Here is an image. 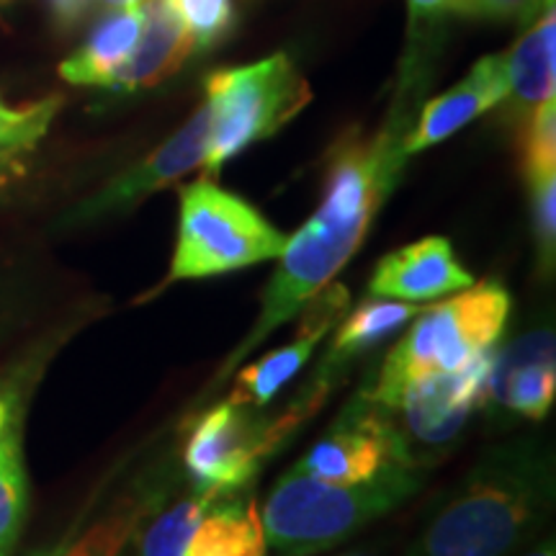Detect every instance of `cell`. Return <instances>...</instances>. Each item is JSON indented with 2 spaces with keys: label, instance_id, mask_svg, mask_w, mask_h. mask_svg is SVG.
Segmentation results:
<instances>
[{
  "label": "cell",
  "instance_id": "obj_19",
  "mask_svg": "<svg viewBox=\"0 0 556 556\" xmlns=\"http://www.w3.org/2000/svg\"><path fill=\"white\" fill-rule=\"evenodd\" d=\"M266 548L258 503L227 495L201 520L184 556H266Z\"/></svg>",
  "mask_w": 556,
  "mask_h": 556
},
{
  "label": "cell",
  "instance_id": "obj_28",
  "mask_svg": "<svg viewBox=\"0 0 556 556\" xmlns=\"http://www.w3.org/2000/svg\"><path fill=\"white\" fill-rule=\"evenodd\" d=\"M448 16V0H407L405 47L441 50L443 18Z\"/></svg>",
  "mask_w": 556,
  "mask_h": 556
},
{
  "label": "cell",
  "instance_id": "obj_8",
  "mask_svg": "<svg viewBox=\"0 0 556 556\" xmlns=\"http://www.w3.org/2000/svg\"><path fill=\"white\" fill-rule=\"evenodd\" d=\"M490 361L492 356H486L464 371L420 377L384 400H371L366 394L392 428L400 464L422 469L446 454L471 413L482 407Z\"/></svg>",
  "mask_w": 556,
  "mask_h": 556
},
{
  "label": "cell",
  "instance_id": "obj_22",
  "mask_svg": "<svg viewBox=\"0 0 556 556\" xmlns=\"http://www.w3.org/2000/svg\"><path fill=\"white\" fill-rule=\"evenodd\" d=\"M29 510V484H26L21 430L0 446V556H11L24 531Z\"/></svg>",
  "mask_w": 556,
  "mask_h": 556
},
{
  "label": "cell",
  "instance_id": "obj_15",
  "mask_svg": "<svg viewBox=\"0 0 556 556\" xmlns=\"http://www.w3.org/2000/svg\"><path fill=\"white\" fill-rule=\"evenodd\" d=\"M193 52H197L193 39L176 13L165 5V0H148L135 50L114 75L109 90L135 93V90L155 88L176 75Z\"/></svg>",
  "mask_w": 556,
  "mask_h": 556
},
{
  "label": "cell",
  "instance_id": "obj_20",
  "mask_svg": "<svg viewBox=\"0 0 556 556\" xmlns=\"http://www.w3.org/2000/svg\"><path fill=\"white\" fill-rule=\"evenodd\" d=\"M420 307L409 302H389V299H371V302L361 304L356 312L343 315V325H340L332 345L328 351V358L319 368L336 374L343 368L348 361H353L361 353L374 348L381 340L394 336V332L405 328Z\"/></svg>",
  "mask_w": 556,
  "mask_h": 556
},
{
  "label": "cell",
  "instance_id": "obj_6",
  "mask_svg": "<svg viewBox=\"0 0 556 556\" xmlns=\"http://www.w3.org/2000/svg\"><path fill=\"white\" fill-rule=\"evenodd\" d=\"M332 371L319 368L315 384L304 397L289 405L281 415H261L250 405L227 400L201 417L184 448V464L189 469L193 492L201 495H238L250 479L258 475L261 464L274 456L281 441L294 433L299 422L307 420L317 405H323L330 384L325 379Z\"/></svg>",
  "mask_w": 556,
  "mask_h": 556
},
{
  "label": "cell",
  "instance_id": "obj_11",
  "mask_svg": "<svg viewBox=\"0 0 556 556\" xmlns=\"http://www.w3.org/2000/svg\"><path fill=\"white\" fill-rule=\"evenodd\" d=\"M556 397V348L552 325L523 332L492 353L482 407L500 415L544 420Z\"/></svg>",
  "mask_w": 556,
  "mask_h": 556
},
{
  "label": "cell",
  "instance_id": "obj_12",
  "mask_svg": "<svg viewBox=\"0 0 556 556\" xmlns=\"http://www.w3.org/2000/svg\"><path fill=\"white\" fill-rule=\"evenodd\" d=\"M348 289L343 283H328L325 289H319L315 296L304 304L302 309V323H299L296 338L278 351L268 353L266 358H261L258 364L248 366L245 371L238 374V387L229 394V400L238 402V405L250 407H263L296 377V371L307 364L315 348L319 345L328 332L343 319L348 312Z\"/></svg>",
  "mask_w": 556,
  "mask_h": 556
},
{
  "label": "cell",
  "instance_id": "obj_21",
  "mask_svg": "<svg viewBox=\"0 0 556 556\" xmlns=\"http://www.w3.org/2000/svg\"><path fill=\"white\" fill-rule=\"evenodd\" d=\"M222 497L193 492L189 500H180L178 505L168 507L165 513L152 516L137 531V541H131L135 544L131 556H184L193 531H197L201 520L212 513V507Z\"/></svg>",
  "mask_w": 556,
  "mask_h": 556
},
{
  "label": "cell",
  "instance_id": "obj_13",
  "mask_svg": "<svg viewBox=\"0 0 556 556\" xmlns=\"http://www.w3.org/2000/svg\"><path fill=\"white\" fill-rule=\"evenodd\" d=\"M475 276L462 266L446 238H426L384 255L374 268L371 296L394 302H435L469 289Z\"/></svg>",
  "mask_w": 556,
  "mask_h": 556
},
{
  "label": "cell",
  "instance_id": "obj_26",
  "mask_svg": "<svg viewBox=\"0 0 556 556\" xmlns=\"http://www.w3.org/2000/svg\"><path fill=\"white\" fill-rule=\"evenodd\" d=\"M556 170V99L541 103L523 122V173Z\"/></svg>",
  "mask_w": 556,
  "mask_h": 556
},
{
  "label": "cell",
  "instance_id": "obj_17",
  "mask_svg": "<svg viewBox=\"0 0 556 556\" xmlns=\"http://www.w3.org/2000/svg\"><path fill=\"white\" fill-rule=\"evenodd\" d=\"M144 24V5L129 9H109L96 29L90 31L86 45L78 47L60 65V75L73 86L109 88L114 75L135 50L139 31Z\"/></svg>",
  "mask_w": 556,
  "mask_h": 556
},
{
  "label": "cell",
  "instance_id": "obj_18",
  "mask_svg": "<svg viewBox=\"0 0 556 556\" xmlns=\"http://www.w3.org/2000/svg\"><path fill=\"white\" fill-rule=\"evenodd\" d=\"M165 503V490L157 484H139L116 503L109 516L90 523L86 531L58 541V544L37 548L29 556H124L135 541L137 531Z\"/></svg>",
  "mask_w": 556,
  "mask_h": 556
},
{
  "label": "cell",
  "instance_id": "obj_7",
  "mask_svg": "<svg viewBox=\"0 0 556 556\" xmlns=\"http://www.w3.org/2000/svg\"><path fill=\"white\" fill-rule=\"evenodd\" d=\"M289 235L276 229L253 204L199 178L180 189V219L170 281L232 274L255 263L276 261Z\"/></svg>",
  "mask_w": 556,
  "mask_h": 556
},
{
  "label": "cell",
  "instance_id": "obj_5",
  "mask_svg": "<svg viewBox=\"0 0 556 556\" xmlns=\"http://www.w3.org/2000/svg\"><path fill=\"white\" fill-rule=\"evenodd\" d=\"M312 101V88L287 52L253 65L217 70L206 78V106L212 116L206 176H217L227 160L250 144L281 131Z\"/></svg>",
  "mask_w": 556,
  "mask_h": 556
},
{
  "label": "cell",
  "instance_id": "obj_29",
  "mask_svg": "<svg viewBox=\"0 0 556 556\" xmlns=\"http://www.w3.org/2000/svg\"><path fill=\"white\" fill-rule=\"evenodd\" d=\"M90 3L93 0H50L54 21H58L62 29H73L75 24H80L90 9Z\"/></svg>",
  "mask_w": 556,
  "mask_h": 556
},
{
  "label": "cell",
  "instance_id": "obj_16",
  "mask_svg": "<svg viewBox=\"0 0 556 556\" xmlns=\"http://www.w3.org/2000/svg\"><path fill=\"white\" fill-rule=\"evenodd\" d=\"M510 114L523 124L541 103L556 99V11L548 0L520 39L503 52Z\"/></svg>",
  "mask_w": 556,
  "mask_h": 556
},
{
  "label": "cell",
  "instance_id": "obj_1",
  "mask_svg": "<svg viewBox=\"0 0 556 556\" xmlns=\"http://www.w3.org/2000/svg\"><path fill=\"white\" fill-rule=\"evenodd\" d=\"M435 65L438 52L405 47L384 119L371 135L353 131L336 144L325 176L323 201L307 225L289 238L263 294L261 315L248 338L235 348L219 379H225L238 361L245 358L278 325L299 315V309L319 289L328 287L356 255L381 206L405 173L409 160L405 139L433 86Z\"/></svg>",
  "mask_w": 556,
  "mask_h": 556
},
{
  "label": "cell",
  "instance_id": "obj_4",
  "mask_svg": "<svg viewBox=\"0 0 556 556\" xmlns=\"http://www.w3.org/2000/svg\"><path fill=\"white\" fill-rule=\"evenodd\" d=\"M510 317V294L503 283L482 281L462 289V294L409 319V330L389 351L371 400H384L409 381L430 374H454L475 366L495 353Z\"/></svg>",
  "mask_w": 556,
  "mask_h": 556
},
{
  "label": "cell",
  "instance_id": "obj_23",
  "mask_svg": "<svg viewBox=\"0 0 556 556\" xmlns=\"http://www.w3.org/2000/svg\"><path fill=\"white\" fill-rule=\"evenodd\" d=\"M193 39L197 52H208L232 31L235 0H165Z\"/></svg>",
  "mask_w": 556,
  "mask_h": 556
},
{
  "label": "cell",
  "instance_id": "obj_27",
  "mask_svg": "<svg viewBox=\"0 0 556 556\" xmlns=\"http://www.w3.org/2000/svg\"><path fill=\"white\" fill-rule=\"evenodd\" d=\"M548 0H448V16L505 21V24L528 26L544 11Z\"/></svg>",
  "mask_w": 556,
  "mask_h": 556
},
{
  "label": "cell",
  "instance_id": "obj_3",
  "mask_svg": "<svg viewBox=\"0 0 556 556\" xmlns=\"http://www.w3.org/2000/svg\"><path fill=\"white\" fill-rule=\"evenodd\" d=\"M420 484L422 469L405 464H389L366 482H325L289 469L261 507L266 546L278 556L328 552L413 497Z\"/></svg>",
  "mask_w": 556,
  "mask_h": 556
},
{
  "label": "cell",
  "instance_id": "obj_32",
  "mask_svg": "<svg viewBox=\"0 0 556 556\" xmlns=\"http://www.w3.org/2000/svg\"><path fill=\"white\" fill-rule=\"evenodd\" d=\"M106 9H129V5H144L148 0H99Z\"/></svg>",
  "mask_w": 556,
  "mask_h": 556
},
{
  "label": "cell",
  "instance_id": "obj_25",
  "mask_svg": "<svg viewBox=\"0 0 556 556\" xmlns=\"http://www.w3.org/2000/svg\"><path fill=\"white\" fill-rule=\"evenodd\" d=\"M528 191H531L533 232H536L539 266L541 274H554L556 261V170L528 176Z\"/></svg>",
  "mask_w": 556,
  "mask_h": 556
},
{
  "label": "cell",
  "instance_id": "obj_2",
  "mask_svg": "<svg viewBox=\"0 0 556 556\" xmlns=\"http://www.w3.org/2000/svg\"><path fill=\"white\" fill-rule=\"evenodd\" d=\"M554 500L552 443L503 441L479 456L405 556H516L544 533Z\"/></svg>",
  "mask_w": 556,
  "mask_h": 556
},
{
  "label": "cell",
  "instance_id": "obj_10",
  "mask_svg": "<svg viewBox=\"0 0 556 556\" xmlns=\"http://www.w3.org/2000/svg\"><path fill=\"white\" fill-rule=\"evenodd\" d=\"M208 129H212V116H208V106L204 103L199 111H193L189 122L176 135L165 139L142 163L116 176L96 197L83 201L70 214V222H93L109 217V214L127 212V208L137 206L142 199H148L150 193L168 189V186L184 178L186 173L201 168L208 150Z\"/></svg>",
  "mask_w": 556,
  "mask_h": 556
},
{
  "label": "cell",
  "instance_id": "obj_9",
  "mask_svg": "<svg viewBox=\"0 0 556 556\" xmlns=\"http://www.w3.org/2000/svg\"><path fill=\"white\" fill-rule=\"evenodd\" d=\"M400 464L397 443L379 407L364 394L348 407L291 469L325 482H366Z\"/></svg>",
  "mask_w": 556,
  "mask_h": 556
},
{
  "label": "cell",
  "instance_id": "obj_14",
  "mask_svg": "<svg viewBox=\"0 0 556 556\" xmlns=\"http://www.w3.org/2000/svg\"><path fill=\"white\" fill-rule=\"evenodd\" d=\"M505 99L507 73L503 52L486 54V58L475 62L467 78L458 80L454 88L435 96V99H426L405 139V152L413 157L417 152L435 148L486 111L497 109Z\"/></svg>",
  "mask_w": 556,
  "mask_h": 556
},
{
  "label": "cell",
  "instance_id": "obj_31",
  "mask_svg": "<svg viewBox=\"0 0 556 556\" xmlns=\"http://www.w3.org/2000/svg\"><path fill=\"white\" fill-rule=\"evenodd\" d=\"M516 556H556V544H554V536L548 533V536H539L533 544H528L523 552L516 554Z\"/></svg>",
  "mask_w": 556,
  "mask_h": 556
},
{
  "label": "cell",
  "instance_id": "obj_30",
  "mask_svg": "<svg viewBox=\"0 0 556 556\" xmlns=\"http://www.w3.org/2000/svg\"><path fill=\"white\" fill-rule=\"evenodd\" d=\"M16 430H21L16 400H13V394L5 392V389H0V446H3L5 438L16 433Z\"/></svg>",
  "mask_w": 556,
  "mask_h": 556
},
{
  "label": "cell",
  "instance_id": "obj_24",
  "mask_svg": "<svg viewBox=\"0 0 556 556\" xmlns=\"http://www.w3.org/2000/svg\"><path fill=\"white\" fill-rule=\"evenodd\" d=\"M62 106L60 96L31 103V106L13 109L0 101V150L29 152L47 135L50 124Z\"/></svg>",
  "mask_w": 556,
  "mask_h": 556
}]
</instances>
